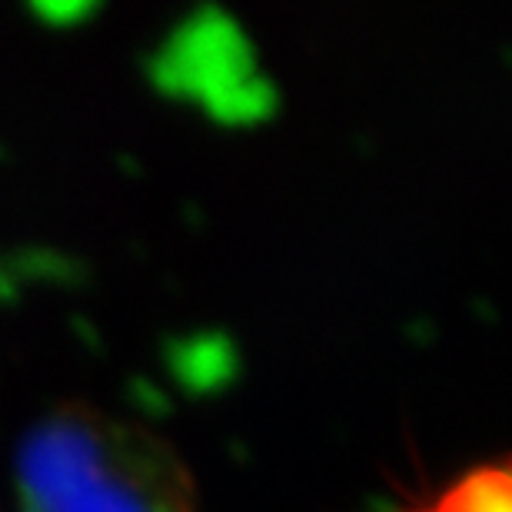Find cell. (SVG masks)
<instances>
[{
	"label": "cell",
	"mask_w": 512,
	"mask_h": 512,
	"mask_svg": "<svg viewBox=\"0 0 512 512\" xmlns=\"http://www.w3.org/2000/svg\"><path fill=\"white\" fill-rule=\"evenodd\" d=\"M20 512H197V479L160 433L64 403L20 436Z\"/></svg>",
	"instance_id": "6da1fadb"
},
{
	"label": "cell",
	"mask_w": 512,
	"mask_h": 512,
	"mask_svg": "<svg viewBox=\"0 0 512 512\" xmlns=\"http://www.w3.org/2000/svg\"><path fill=\"white\" fill-rule=\"evenodd\" d=\"M439 499L456 512H512V476L503 463L476 466Z\"/></svg>",
	"instance_id": "7a4b0ae2"
},
{
	"label": "cell",
	"mask_w": 512,
	"mask_h": 512,
	"mask_svg": "<svg viewBox=\"0 0 512 512\" xmlns=\"http://www.w3.org/2000/svg\"><path fill=\"white\" fill-rule=\"evenodd\" d=\"M413 512H456V509H449V506L443 503V499H436L433 506H426V509H413Z\"/></svg>",
	"instance_id": "3957f363"
}]
</instances>
